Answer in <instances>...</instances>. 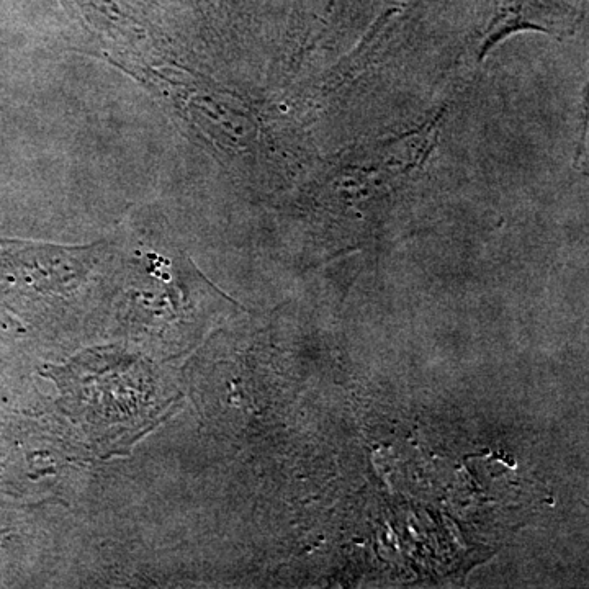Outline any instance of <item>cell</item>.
<instances>
[{
  "label": "cell",
  "instance_id": "obj_1",
  "mask_svg": "<svg viewBox=\"0 0 589 589\" xmlns=\"http://www.w3.org/2000/svg\"><path fill=\"white\" fill-rule=\"evenodd\" d=\"M581 0H504L493 22L486 28L480 56L498 45L504 36L519 30L545 33L568 32L581 14Z\"/></svg>",
  "mask_w": 589,
  "mask_h": 589
}]
</instances>
